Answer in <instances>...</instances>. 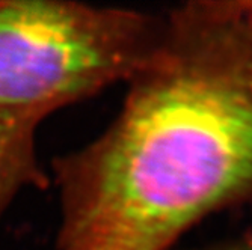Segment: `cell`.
<instances>
[{
    "label": "cell",
    "mask_w": 252,
    "mask_h": 250,
    "mask_svg": "<svg viewBox=\"0 0 252 250\" xmlns=\"http://www.w3.org/2000/svg\"><path fill=\"white\" fill-rule=\"evenodd\" d=\"M120 115L58 167L59 250H171L215 211L252 205V0L165 14Z\"/></svg>",
    "instance_id": "1"
},
{
    "label": "cell",
    "mask_w": 252,
    "mask_h": 250,
    "mask_svg": "<svg viewBox=\"0 0 252 250\" xmlns=\"http://www.w3.org/2000/svg\"><path fill=\"white\" fill-rule=\"evenodd\" d=\"M165 14L70 2H0V110L45 115L121 80L154 55Z\"/></svg>",
    "instance_id": "2"
},
{
    "label": "cell",
    "mask_w": 252,
    "mask_h": 250,
    "mask_svg": "<svg viewBox=\"0 0 252 250\" xmlns=\"http://www.w3.org/2000/svg\"><path fill=\"white\" fill-rule=\"evenodd\" d=\"M39 113L0 110V214L14 194L38 179L33 131Z\"/></svg>",
    "instance_id": "3"
}]
</instances>
